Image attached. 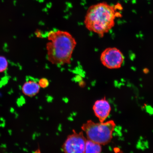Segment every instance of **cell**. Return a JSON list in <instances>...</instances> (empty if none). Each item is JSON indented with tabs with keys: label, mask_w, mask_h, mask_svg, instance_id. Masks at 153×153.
<instances>
[{
	"label": "cell",
	"mask_w": 153,
	"mask_h": 153,
	"mask_svg": "<svg viewBox=\"0 0 153 153\" xmlns=\"http://www.w3.org/2000/svg\"><path fill=\"white\" fill-rule=\"evenodd\" d=\"M46 45L48 60L56 65L71 62L72 55L76 45V40L68 32L57 30L48 34Z\"/></svg>",
	"instance_id": "cell-1"
},
{
	"label": "cell",
	"mask_w": 153,
	"mask_h": 153,
	"mask_svg": "<svg viewBox=\"0 0 153 153\" xmlns=\"http://www.w3.org/2000/svg\"><path fill=\"white\" fill-rule=\"evenodd\" d=\"M116 9L105 2L91 6L84 20L86 28L89 31L103 37L114 27L116 17L120 15Z\"/></svg>",
	"instance_id": "cell-2"
},
{
	"label": "cell",
	"mask_w": 153,
	"mask_h": 153,
	"mask_svg": "<svg viewBox=\"0 0 153 153\" xmlns=\"http://www.w3.org/2000/svg\"><path fill=\"white\" fill-rule=\"evenodd\" d=\"M116 126L113 120L95 123L89 120L82 125L81 128L85 133L88 139L101 145H105L112 140Z\"/></svg>",
	"instance_id": "cell-3"
},
{
	"label": "cell",
	"mask_w": 153,
	"mask_h": 153,
	"mask_svg": "<svg viewBox=\"0 0 153 153\" xmlns=\"http://www.w3.org/2000/svg\"><path fill=\"white\" fill-rule=\"evenodd\" d=\"M101 62L103 65L110 69L121 68L124 62L123 53L115 47L107 48L101 53Z\"/></svg>",
	"instance_id": "cell-4"
},
{
	"label": "cell",
	"mask_w": 153,
	"mask_h": 153,
	"mask_svg": "<svg viewBox=\"0 0 153 153\" xmlns=\"http://www.w3.org/2000/svg\"><path fill=\"white\" fill-rule=\"evenodd\" d=\"M87 139L83 132L73 133L68 135L62 145V150L66 153H85V145Z\"/></svg>",
	"instance_id": "cell-5"
},
{
	"label": "cell",
	"mask_w": 153,
	"mask_h": 153,
	"mask_svg": "<svg viewBox=\"0 0 153 153\" xmlns=\"http://www.w3.org/2000/svg\"><path fill=\"white\" fill-rule=\"evenodd\" d=\"M93 109L95 116L100 122H105L109 116L111 110L110 103L105 97L96 101Z\"/></svg>",
	"instance_id": "cell-6"
},
{
	"label": "cell",
	"mask_w": 153,
	"mask_h": 153,
	"mask_svg": "<svg viewBox=\"0 0 153 153\" xmlns=\"http://www.w3.org/2000/svg\"><path fill=\"white\" fill-rule=\"evenodd\" d=\"M40 88L37 82L29 80L25 82L22 85V91L23 94L26 96L32 97L39 93Z\"/></svg>",
	"instance_id": "cell-7"
},
{
	"label": "cell",
	"mask_w": 153,
	"mask_h": 153,
	"mask_svg": "<svg viewBox=\"0 0 153 153\" xmlns=\"http://www.w3.org/2000/svg\"><path fill=\"white\" fill-rule=\"evenodd\" d=\"M101 145L87 139L85 143V153H100L102 152Z\"/></svg>",
	"instance_id": "cell-8"
},
{
	"label": "cell",
	"mask_w": 153,
	"mask_h": 153,
	"mask_svg": "<svg viewBox=\"0 0 153 153\" xmlns=\"http://www.w3.org/2000/svg\"><path fill=\"white\" fill-rule=\"evenodd\" d=\"M8 66L9 62L6 57L0 55V74L6 71Z\"/></svg>",
	"instance_id": "cell-9"
},
{
	"label": "cell",
	"mask_w": 153,
	"mask_h": 153,
	"mask_svg": "<svg viewBox=\"0 0 153 153\" xmlns=\"http://www.w3.org/2000/svg\"><path fill=\"white\" fill-rule=\"evenodd\" d=\"M38 85L41 88H45L48 87L49 84V80L47 78H43L39 80L38 82Z\"/></svg>",
	"instance_id": "cell-10"
}]
</instances>
